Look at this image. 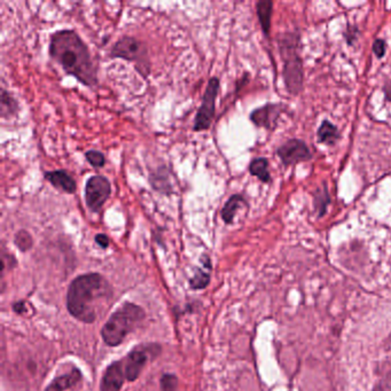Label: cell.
<instances>
[{
  "instance_id": "1",
  "label": "cell",
  "mask_w": 391,
  "mask_h": 391,
  "mask_svg": "<svg viewBox=\"0 0 391 391\" xmlns=\"http://www.w3.org/2000/svg\"><path fill=\"white\" fill-rule=\"evenodd\" d=\"M50 55L68 75L84 85L96 87L98 84L90 50L76 31L63 29L54 33L51 36Z\"/></svg>"
},
{
  "instance_id": "2",
  "label": "cell",
  "mask_w": 391,
  "mask_h": 391,
  "mask_svg": "<svg viewBox=\"0 0 391 391\" xmlns=\"http://www.w3.org/2000/svg\"><path fill=\"white\" fill-rule=\"evenodd\" d=\"M112 296V287L103 275L87 273L71 282L67 294V306L75 318L91 324L98 317L100 306H106Z\"/></svg>"
},
{
  "instance_id": "3",
  "label": "cell",
  "mask_w": 391,
  "mask_h": 391,
  "mask_svg": "<svg viewBox=\"0 0 391 391\" xmlns=\"http://www.w3.org/2000/svg\"><path fill=\"white\" fill-rule=\"evenodd\" d=\"M279 50L284 59L282 76L285 80L286 89L293 96H297L303 89L304 70L299 57V36L297 33L279 35Z\"/></svg>"
},
{
  "instance_id": "4",
  "label": "cell",
  "mask_w": 391,
  "mask_h": 391,
  "mask_svg": "<svg viewBox=\"0 0 391 391\" xmlns=\"http://www.w3.org/2000/svg\"><path fill=\"white\" fill-rule=\"evenodd\" d=\"M145 317L143 309L133 303H125L110 315L108 322L103 326L101 335L103 341L110 347L120 345L126 335L136 327Z\"/></svg>"
},
{
  "instance_id": "5",
  "label": "cell",
  "mask_w": 391,
  "mask_h": 391,
  "mask_svg": "<svg viewBox=\"0 0 391 391\" xmlns=\"http://www.w3.org/2000/svg\"><path fill=\"white\" fill-rule=\"evenodd\" d=\"M110 57L136 62L138 64L137 70L144 77L148 76L150 73V61L146 46L133 37L124 36L117 40L110 51Z\"/></svg>"
},
{
  "instance_id": "6",
  "label": "cell",
  "mask_w": 391,
  "mask_h": 391,
  "mask_svg": "<svg viewBox=\"0 0 391 391\" xmlns=\"http://www.w3.org/2000/svg\"><path fill=\"white\" fill-rule=\"evenodd\" d=\"M219 80L217 77L210 78L208 87L203 93L202 103L196 115L193 130L196 132H201L209 129L216 113V99L218 96Z\"/></svg>"
},
{
  "instance_id": "7",
  "label": "cell",
  "mask_w": 391,
  "mask_h": 391,
  "mask_svg": "<svg viewBox=\"0 0 391 391\" xmlns=\"http://www.w3.org/2000/svg\"><path fill=\"white\" fill-rule=\"evenodd\" d=\"M112 194V185L106 177L96 175L89 178L85 185V202L92 212L101 211Z\"/></svg>"
},
{
  "instance_id": "8",
  "label": "cell",
  "mask_w": 391,
  "mask_h": 391,
  "mask_svg": "<svg viewBox=\"0 0 391 391\" xmlns=\"http://www.w3.org/2000/svg\"><path fill=\"white\" fill-rule=\"evenodd\" d=\"M279 157L285 166H294L312 159L311 150L308 145L299 139H289L277 150Z\"/></svg>"
},
{
  "instance_id": "9",
  "label": "cell",
  "mask_w": 391,
  "mask_h": 391,
  "mask_svg": "<svg viewBox=\"0 0 391 391\" xmlns=\"http://www.w3.org/2000/svg\"><path fill=\"white\" fill-rule=\"evenodd\" d=\"M288 112V108L281 103H268L266 106L257 108L250 114V120L259 128L275 130L282 113Z\"/></svg>"
},
{
  "instance_id": "10",
  "label": "cell",
  "mask_w": 391,
  "mask_h": 391,
  "mask_svg": "<svg viewBox=\"0 0 391 391\" xmlns=\"http://www.w3.org/2000/svg\"><path fill=\"white\" fill-rule=\"evenodd\" d=\"M373 391H391V334L383 347V356L379 364L378 380Z\"/></svg>"
},
{
  "instance_id": "11",
  "label": "cell",
  "mask_w": 391,
  "mask_h": 391,
  "mask_svg": "<svg viewBox=\"0 0 391 391\" xmlns=\"http://www.w3.org/2000/svg\"><path fill=\"white\" fill-rule=\"evenodd\" d=\"M123 361H115L107 368L101 381V391H120L125 380Z\"/></svg>"
},
{
  "instance_id": "12",
  "label": "cell",
  "mask_w": 391,
  "mask_h": 391,
  "mask_svg": "<svg viewBox=\"0 0 391 391\" xmlns=\"http://www.w3.org/2000/svg\"><path fill=\"white\" fill-rule=\"evenodd\" d=\"M148 355L147 351H143L141 349L133 350L124 360H123V366L125 371L126 380L129 381H134L140 373L143 371L145 365H146Z\"/></svg>"
},
{
  "instance_id": "13",
  "label": "cell",
  "mask_w": 391,
  "mask_h": 391,
  "mask_svg": "<svg viewBox=\"0 0 391 391\" xmlns=\"http://www.w3.org/2000/svg\"><path fill=\"white\" fill-rule=\"evenodd\" d=\"M45 180L52 184L55 189H60L67 194H73L76 192V182L69 173L64 170H55V171H47L45 173Z\"/></svg>"
},
{
  "instance_id": "14",
  "label": "cell",
  "mask_w": 391,
  "mask_h": 391,
  "mask_svg": "<svg viewBox=\"0 0 391 391\" xmlns=\"http://www.w3.org/2000/svg\"><path fill=\"white\" fill-rule=\"evenodd\" d=\"M82 379V374L78 370H73L68 374L61 375L59 378L54 379L52 383L47 387L45 391H64L71 388L73 385L78 383Z\"/></svg>"
},
{
  "instance_id": "15",
  "label": "cell",
  "mask_w": 391,
  "mask_h": 391,
  "mask_svg": "<svg viewBox=\"0 0 391 391\" xmlns=\"http://www.w3.org/2000/svg\"><path fill=\"white\" fill-rule=\"evenodd\" d=\"M318 138L320 143L325 144L327 146H334L341 138V134L333 123L325 120L319 126Z\"/></svg>"
},
{
  "instance_id": "16",
  "label": "cell",
  "mask_w": 391,
  "mask_h": 391,
  "mask_svg": "<svg viewBox=\"0 0 391 391\" xmlns=\"http://www.w3.org/2000/svg\"><path fill=\"white\" fill-rule=\"evenodd\" d=\"M256 10H257V17H259V24L262 27L263 33L269 35L271 31V19L272 13H273V3L270 0H263L259 1L256 5Z\"/></svg>"
},
{
  "instance_id": "17",
  "label": "cell",
  "mask_w": 391,
  "mask_h": 391,
  "mask_svg": "<svg viewBox=\"0 0 391 391\" xmlns=\"http://www.w3.org/2000/svg\"><path fill=\"white\" fill-rule=\"evenodd\" d=\"M243 205H245V200L243 196H240V194H234V196H231L227 200V202L225 203V206L223 207L222 212H220L223 220L226 224H232L233 219L236 217V211Z\"/></svg>"
},
{
  "instance_id": "18",
  "label": "cell",
  "mask_w": 391,
  "mask_h": 391,
  "mask_svg": "<svg viewBox=\"0 0 391 391\" xmlns=\"http://www.w3.org/2000/svg\"><path fill=\"white\" fill-rule=\"evenodd\" d=\"M249 171L252 176L257 177L261 182H271V175L269 171V161L264 157L255 159L249 166Z\"/></svg>"
},
{
  "instance_id": "19",
  "label": "cell",
  "mask_w": 391,
  "mask_h": 391,
  "mask_svg": "<svg viewBox=\"0 0 391 391\" xmlns=\"http://www.w3.org/2000/svg\"><path fill=\"white\" fill-rule=\"evenodd\" d=\"M313 196H315V211L318 212L319 217H322V216H325L329 203H331L327 184H324L322 189H318Z\"/></svg>"
},
{
  "instance_id": "20",
  "label": "cell",
  "mask_w": 391,
  "mask_h": 391,
  "mask_svg": "<svg viewBox=\"0 0 391 391\" xmlns=\"http://www.w3.org/2000/svg\"><path fill=\"white\" fill-rule=\"evenodd\" d=\"M1 107V117L6 119V117L13 116L17 113L19 110V103L17 100L14 99L13 96H10V93L6 90H1V100H0Z\"/></svg>"
},
{
  "instance_id": "21",
  "label": "cell",
  "mask_w": 391,
  "mask_h": 391,
  "mask_svg": "<svg viewBox=\"0 0 391 391\" xmlns=\"http://www.w3.org/2000/svg\"><path fill=\"white\" fill-rule=\"evenodd\" d=\"M14 243L21 252H27L33 247V240L31 233L27 232L26 229H21L15 234L14 238Z\"/></svg>"
},
{
  "instance_id": "22",
  "label": "cell",
  "mask_w": 391,
  "mask_h": 391,
  "mask_svg": "<svg viewBox=\"0 0 391 391\" xmlns=\"http://www.w3.org/2000/svg\"><path fill=\"white\" fill-rule=\"evenodd\" d=\"M209 272H205V270H198L196 275L191 280V286L194 289H202L209 284Z\"/></svg>"
},
{
  "instance_id": "23",
  "label": "cell",
  "mask_w": 391,
  "mask_h": 391,
  "mask_svg": "<svg viewBox=\"0 0 391 391\" xmlns=\"http://www.w3.org/2000/svg\"><path fill=\"white\" fill-rule=\"evenodd\" d=\"M85 159L94 168H103L106 163L105 155L99 150H89V152L85 153Z\"/></svg>"
},
{
  "instance_id": "24",
  "label": "cell",
  "mask_w": 391,
  "mask_h": 391,
  "mask_svg": "<svg viewBox=\"0 0 391 391\" xmlns=\"http://www.w3.org/2000/svg\"><path fill=\"white\" fill-rule=\"evenodd\" d=\"M177 385H178V381L175 375H163L162 380H161V387L163 391H176Z\"/></svg>"
},
{
  "instance_id": "25",
  "label": "cell",
  "mask_w": 391,
  "mask_h": 391,
  "mask_svg": "<svg viewBox=\"0 0 391 391\" xmlns=\"http://www.w3.org/2000/svg\"><path fill=\"white\" fill-rule=\"evenodd\" d=\"M385 51H387V44H385L383 40H376L373 44V53L381 59V58L385 57Z\"/></svg>"
},
{
  "instance_id": "26",
  "label": "cell",
  "mask_w": 391,
  "mask_h": 391,
  "mask_svg": "<svg viewBox=\"0 0 391 391\" xmlns=\"http://www.w3.org/2000/svg\"><path fill=\"white\" fill-rule=\"evenodd\" d=\"M96 242L101 248H107L110 245V239L106 234H96Z\"/></svg>"
},
{
  "instance_id": "27",
  "label": "cell",
  "mask_w": 391,
  "mask_h": 391,
  "mask_svg": "<svg viewBox=\"0 0 391 391\" xmlns=\"http://www.w3.org/2000/svg\"><path fill=\"white\" fill-rule=\"evenodd\" d=\"M383 91H385V98L391 103V80L385 84Z\"/></svg>"
}]
</instances>
